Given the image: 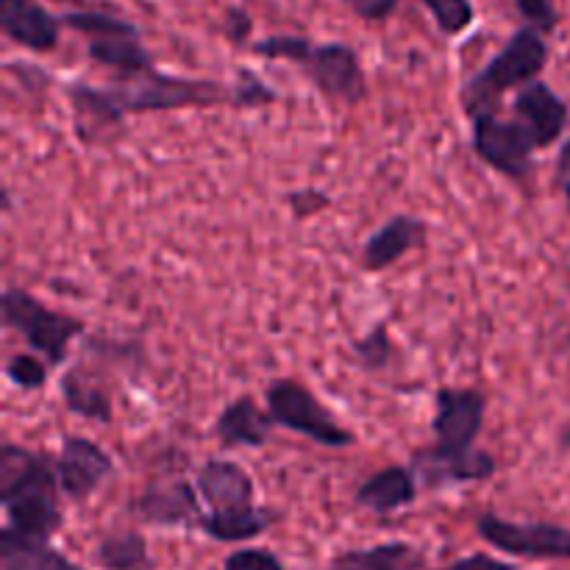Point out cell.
<instances>
[{"label": "cell", "mask_w": 570, "mask_h": 570, "mask_svg": "<svg viewBox=\"0 0 570 570\" xmlns=\"http://www.w3.org/2000/svg\"><path fill=\"white\" fill-rule=\"evenodd\" d=\"M61 22L89 39V59L115 70L120 78L156 70L154 56L142 45L139 28L134 22L115 14H100V11H67Z\"/></svg>", "instance_id": "8992f818"}, {"label": "cell", "mask_w": 570, "mask_h": 570, "mask_svg": "<svg viewBox=\"0 0 570 570\" xmlns=\"http://www.w3.org/2000/svg\"><path fill=\"white\" fill-rule=\"evenodd\" d=\"M198 495V488L184 476L156 479L139 495L134 512L145 523H156V527H198L200 515H204Z\"/></svg>", "instance_id": "7c38bea8"}, {"label": "cell", "mask_w": 570, "mask_h": 570, "mask_svg": "<svg viewBox=\"0 0 570 570\" xmlns=\"http://www.w3.org/2000/svg\"><path fill=\"white\" fill-rule=\"evenodd\" d=\"M200 499L209 512H239L254 504V479L243 465L232 460H209L198 471Z\"/></svg>", "instance_id": "2e32d148"}, {"label": "cell", "mask_w": 570, "mask_h": 570, "mask_svg": "<svg viewBox=\"0 0 570 570\" xmlns=\"http://www.w3.org/2000/svg\"><path fill=\"white\" fill-rule=\"evenodd\" d=\"M549 61V45L543 31L534 26L518 28L510 42L462 87V109L468 117L490 115L501 109V100L510 89H521L523 83L540 78Z\"/></svg>", "instance_id": "277c9868"}, {"label": "cell", "mask_w": 570, "mask_h": 570, "mask_svg": "<svg viewBox=\"0 0 570 570\" xmlns=\"http://www.w3.org/2000/svg\"><path fill=\"white\" fill-rule=\"evenodd\" d=\"M228 87H232V106H237V109H256V106H267L278 100V95L267 87L265 78H259L248 67H243L237 72V81L228 83Z\"/></svg>", "instance_id": "4316f807"}, {"label": "cell", "mask_w": 570, "mask_h": 570, "mask_svg": "<svg viewBox=\"0 0 570 570\" xmlns=\"http://www.w3.org/2000/svg\"><path fill=\"white\" fill-rule=\"evenodd\" d=\"M351 351H354L360 365L367 367V371H384V367L395 360V343L384 323H376L365 337L354 340V343H351Z\"/></svg>", "instance_id": "d4e9b609"}, {"label": "cell", "mask_w": 570, "mask_h": 570, "mask_svg": "<svg viewBox=\"0 0 570 570\" xmlns=\"http://www.w3.org/2000/svg\"><path fill=\"white\" fill-rule=\"evenodd\" d=\"M67 98L76 115V131L83 142H92L95 134L111 126H120L131 115H148V111H176L189 106L232 104V87L209 78H184L167 76V72L150 70L142 76L120 78L111 87H89L76 81L67 89Z\"/></svg>", "instance_id": "6da1fadb"}, {"label": "cell", "mask_w": 570, "mask_h": 570, "mask_svg": "<svg viewBox=\"0 0 570 570\" xmlns=\"http://www.w3.org/2000/svg\"><path fill=\"white\" fill-rule=\"evenodd\" d=\"M56 460L22 445H0V501L6 527L33 538H53L65 523Z\"/></svg>", "instance_id": "7a4b0ae2"}, {"label": "cell", "mask_w": 570, "mask_h": 570, "mask_svg": "<svg viewBox=\"0 0 570 570\" xmlns=\"http://www.w3.org/2000/svg\"><path fill=\"white\" fill-rule=\"evenodd\" d=\"M518 11L529 20V26L540 28L543 33L554 31L557 28V9H554V0H515Z\"/></svg>", "instance_id": "f546056e"}, {"label": "cell", "mask_w": 570, "mask_h": 570, "mask_svg": "<svg viewBox=\"0 0 570 570\" xmlns=\"http://www.w3.org/2000/svg\"><path fill=\"white\" fill-rule=\"evenodd\" d=\"M488 399L479 390L440 387L434 395V449L443 454H468L476 449V440L484 429Z\"/></svg>", "instance_id": "9c48e42d"}, {"label": "cell", "mask_w": 570, "mask_h": 570, "mask_svg": "<svg viewBox=\"0 0 570 570\" xmlns=\"http://www.w3.org/2000/svg\"><path fill=\"white\" fill-rule=\"evenodd\" d=\"M557 184H560L562 195H566L570 206V139L560 148V156H557Z\"/></svg>", "instance_id": "e575fe53"}, {"label": "cell", "mask_w": 570, "mask_h": 570, "mask_svg": "<svg viewBox=\"0 0 570 570\" xmlns=\"http://www.w3.org/2000/svg\"><path fill=\"white\" fill-rule=\"evenodd\" d=\"M512 117L534 137L538 148H549L568 126V104L546 81L523 83L512 100Z\"/></svg>", "instance_id": "4fadbf2b"}, {"label": "cell", "mask_w": 570, "mask_h": 570, "mask_svg": "<svg viewBox=\"0 0 570 570\" xmlns=\"http://www.w3.org/2000/svg\"><path fill=\"white\" fill-rule=\"evenodd\" d=\"M61 395H65L67 410L76 415L87 417L95 423H111V401L104 390L95 382H89L87 373L81 367H72L65 379H61Z\"/></svg>", "instance_id": "603a6c76"}, {"label": "cell", "mask_w": 570, "mask_h": 570, "mask_svg": "<svg viewBox=\"0 0 570 570\" xmlns=\"http://www.w3.org/2000/svg\"><path fill=\"white\" fill-rule=\"evenodd\" d=\"M0 309H3V326L20 334L28 348L42 354L48 365H61L72 340L81 337L87 328L83 321L50 309L22 287H6Z\"/></svg>", "instance_id": "5b68a950"}, {"label": "cell", "mask_w": 570, "mask_h": 570, "mask_svg": "<svg viewBox=\"0 0 570 570\" xmlns=\"http://www.w3.org/2000/svg\"><path fill=\"white\" fill-rule=\"evenodd\" d=\"M445 570H518L510 562H501L490 554H471L465 560H456L454 566L445 568Z\"/></svg>", "instance_id": "836d02e7"}, {"label": "cell", "mask_w": 570, "mask_h": 570, "mask_svg": "<svg viewBox=\"0 0 570 570\" xmlns=\"http://www.w3.org/2000/svg\"><path fill=\"white\" fill-rule=\"evenodd\" d=\"M61 26L59 17L50 14L37 0H0V28L11 42L33 50V53H48L59 45Z\"/></svg>", "instance_id": "9a60e30c"}, {"label": "cell", "mask_w": 570, "mask_h": 570, "mask_svg": "<svg viewBox=\"0 0 570 570\" xmlns=\"http://www.w3.org/2000/svg\"><path fill=\"white\" fill-rule=\"evenodd\" d=\"M223 570H284L282 560L267 549H243L234 551L223 562Z\"/></svg>", "instance_id": "f1b7e54d"}, {"label": "cell", "mask_w": 570, "mask_h": 570, "mask_svg": "<svg viewBox=\"0 0 570 570\" xmlns=\"http://www.w3.org/2000/svg\"><path fill=\"white\" fill-rule=\"evenodd\" d=\"M271 523V512L262 510V507H250V510L239 512H204L198 529L209 534L212 540H220V543H243V540H254L262 532H267Z\"/></svg>", "instance_id": "7402d4cb"}, {"label": "cell", "mask_w": 570, "mask_h": 570, "mask_svg": "<svg viewBox=\"0 0 570 570\" xmlns=\"http://www.w3.org/2000/svg\"><path fill=\"white\" fill-rule=\"evenodd\" d=\"M412 471L421 479L423 488L438 490L451 488V484L468 482H488L495 476V460L488 451H468V454H443L434 445L421 449L412 454Z\"/></svg>", "instance_id": "5bb4252c"}, {"label": "cell", "mask_w": 570, "mask_h": 570, "mask_svg": "<svg viewBox=\"0 0 570 570\" xmlns=\"http://www.w3.org/2000/svg\"><path fill=\"white\" fill-rule=\"evenodd\" d=\"M0 570H83L48 543L6 527L0 534Z\"/></svg>", "instance_id": "ffe728a7"}, {"label": "cell", "mask_w": 570, "mask_h": 570, "mask_svg": "<svg viewBox=\"0 0 570 570\" xmlns=\"http://www.w3.org/2000/svg\"><path fill=\"white\" fill-rule=\"evenodd\" d=\"M345 3L351 6V11H354L356 17L371 22L387 20V17L399 9V0H345Z\"/></svg>", "instance_id": "1f68e13d"}, {"label": "cell", "mask_w": 570, "mask_h": 570, "mask_svg": "<svg viewBox=\"0 0 570 570\" xmlns=\"http://www.w3.org/2000/svg\"><path fill=\"white\" fill-rule=\"evenodd\" d=\"M98 562L106 570H150L148 546L139 532H117L100 540Z\"/></svg>", "instance_id": "cb8c5ba5"}, {"label": "cell", "mask_w": 570, "mask_h": 570, "mask_svg": "<svg viewBox=\"0 0 570 570\" xmlns=\"http://www.w3.org/2000/svg\"><path fill=\"white\" fill-rule=\"evenodd\" d=\"M482 540L521 560H570V529L560 523H512L484 512L476 523Z\"/></svg>", "instance_id": "30bf717a"}, {"label": "cell", "mask_w": 570, "mask_h": 570, "mask_svg": "<svg viewBox=\"0 0 570 570\" xmlns=\"http://www.w3.org/2000/svg\"><path fill=\"white\" fill-rule=\"evenodd\" d=\"M426 560L410 543H382L373 549H354L337 554L328 570H423Z\"/></svg>", "instance_id": "44dd1931"}, {"label": "cell", "mask_w": 570, "mask_h": 570, "mask_svg": "<svg viewBox=\"0 0 570 570\" xmlns=\"http://www.w3.org/2000/svg\"><path fill=\"white\" fill-rule=\"evenodd\" d=\"M6 379L17 390L33 393V390H42L45 382H48V365L37 354H17L6 365Z\"/></svg>", "instance_id": "83f0119b"}, {"label": "cell", "mask_w": 570, "mask_h": 570, "mask_svg": "<svg viewBox=\"0 0 570 570\" xmlns=\"http://www.w3.org/2000/svg\"><path fill=\"white\" fill-rule=\"evenodd\" d=\"M421 3L432 11L440 33L445 37H460L476 17L471 0H421Z\"/></svg>", "instance_id": "484cf974"}, {"label": "cell", "mask_w": 570, "mask_h": 570, "mask_svg": "<svg viewBox=\"0 0 570 570\" xmlns=\"http://www.w3.org/2000/svg\"><path fill=\"white\" fill-rule=\"evenodd\" d=\"M429 226L415 215H393L379 232L371 234V239L362 248V265L371 273H382L393 267L395 262L404 259L410 250L423 245Z\"/></svg>", "instance_id": "e0dca14e"}, {"label": "cell", "mask_w": 570, "mask_h": 570, "mask_svg": "<svg viewBox=\"0 0 570 570\" xmlns=\"http://www.w3.org/2000/svg\"><path fill=\"white\" fill-rule=\"evenodd\" d=\"M273 421L271 410H262L250 395H239L217 415V440L228 449H262L271 440Z\"/></svg>", "instance_id": "ac0fdd59"}, {"label": "cell", "mask_w": 570, "mask_h": 570, "mask_svg": "<svg viewBox=\"0 0 570 570\" xmlns=\"http://www.w3.org/2000/svg\"><path fill=\"white\" fill-rule=\"evenodd\" d=\"M417 499V476L412 468L390 465L384 471L373 473L365 479L360 490H356V504L365 510L376 512V515H393V512L404 510Z\"/></svg>", "instance_id": "d6986e66"}, {"label": "cell", "mask_w": 570, "mask_h": 570, "mask_svg": "<svg viewBox=\"0 0 570 570\" xmlns=\"http://www.w3.org/2000/svg\"><path fill=\"white\" fill-rule=\"evenodd\" d=\"M254 53L265 59H284L293 61L295 67L304 70L317 87V92L326 95L332 104L356 106L367 95V78L362 70L360 53L351 45L343 42H309L306 37H267L254 45Z\"/></svg>", "instance_id": "3957f363"}, {"label": "cell", "mask_w": 570, "mask_h": 570, "mask_svg": "<svg viewBox=\"0 0 570 570\" xmlns=\"http://www.w3.org/2000/svg\"><path fill=\"white\" fill-rule=\"evenodd\" d=\"M56 476L67 499L87 501L89 495L98 493L106 479L115 476V462L92 440L81 434H67L56 456Z\"/></svg>", "instance_id": "8fae6325"}, {"label": "cell", "mask_w": 570, "mask_h": 570, "mask_svg": "<svg viewBox=\"0 0 570 570\" xmlns=\"http://www.w3.org/2000/svg\"><path fill=\"white\" fill-rule=\"evenodd\" d=\"M289 209L295 212V217H315L317 212L328 209L332 206V198H328L323 189H295V193L287 195Z\"/></svg>", "instance_id": "4dcf8cb0"}, {"label": "cell", "mask_w": 570, "mask_h": 570, "mask_svg": "<svg viewBox=\"0 0 570 570\" xmlns=\"http://www.w3.org/2000/svg\"><path fill=\"white\" fill-rule=\"evenodd\" d=\"M471 122L473 150L484 165L504 173L507 178H527L532 173V156L540 148L515 117H501L499 111H490V115L471 117Z\"/></svg>", "instance_id": "ba28073f"}, {"label": "cell", "mask_w": 570, "mask_h": 570, "mask_svg": "<svg viewBox=\"0 0 570 570\" xmlns=\"http://www.w3.org/2000/svg\"><path fill=\"white\" fill-rule=\"evenodd\" d=\"M265 399L276 426L304 434L312 443L326 445V449H351L356 443V434L340 426L337 417L321 404V399L293 379H276L267 387Z\"/></svg>", "instance_id": "52a82bcc"}, {"label": "cell", "mask_w": 570, "mask_h": 570, "mask_svg": "<svg viewBox=\"0 0 570 570\" xmlns=\"http://www.w3.org/2000/svg\"><path fill=\"white\" fill-rule=\"evenodd\" d=\"M250 28H254V22H250L248 11L237 9V6H232V9L226 11V20H223V31H226V37L232 39V42L243 45L245 39L250 37Z\"/></svg>", "instance_id": "d6a6232c"}]
</instances>
